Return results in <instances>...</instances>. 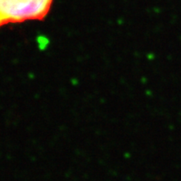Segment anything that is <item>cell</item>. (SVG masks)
I'll return each mask as SVG.
<instances>
[{"instance_id":"obj_1","label":"cell","mask_w":181,"mask_h":181,"mask_svg":"<svg viewBox=\"0 0 181 181\" xmlns=\"http://www.w3.org/2000/svg\"><path fill=\"white\" fill-rule=\"evenodd\" d=\"M52 0H0V26L45 16Z\"/></svg>"}]
</instances>
